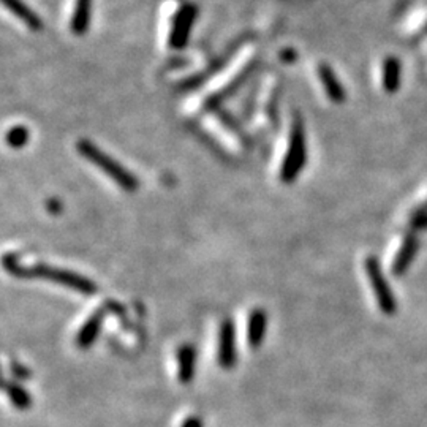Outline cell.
I'll return each instance as SVG.
<instances>
[{"instance_id":"1","label":"cell","mask_w":427,"mask_h":427,"mask_svg":"<svg viewBox=\"0 0 427 427\" xmlns=\"http://www.w3.org/2000/svg\"><path fill=\"white\" fill-rule=\"evenodd\" d=\"M3 266L8 271L10 274H13L16 277H27V279H32V277H37V279H45L51 280L57 285H62L65 288H70L73 291H78L81 294H86V296H92L98 291V287L95 285V282H92L88 277L73 273V271L49 266V264L38 263L33 264L31 268L21 266L16 259L15 255H5L3 259Z\"/></svg>"},{"instance_id":"2","label":"cell","mask_w":427,"mask_h":427,"mask_svg":"<svg viewBox=\"0 0 427 427\" xmlns=\"http://www.w3.org/2000/svg\"><path fill=\"white\" fill-rule=\"evenodd\" d=\"M76 149L86 160L90 161L94 166H97L102 172H105L109 179H113V181L116 182L120 188L125 190V192H135V190L140 187L138 179L131 175L125 166L120 165L118 160H114L111 155L103 152L102 149H98L92 141L79 140L76 143Z\"/></svg>"},{"instance_id":"3","label":"cell","mask_w":427,"mask_h":427,"mask_svg":"<svg viewBox=\"0 0 427 427\" xmlns=\"http://www.w3.org/2000/svg\"><path fill=\"white\" fill-rule=\"evenodd\" d=\"M305 163H307V141H305V130L303 120L296 118L293 120L288 147L284 161L280 166L282 182L291 184L301 175Z\"/></svg>"},{"instance_id":"4","label":"cell","mask_w":427,"mask_h":427,"mask_svg":"<svg viewBox=\"0 0 427 427\" xmlns=\"http://www.w3.org/2000/svg\"><path fill=\"white\" fill-rule=\"evenodd\" d=\"M364 268H366L369 280H371L372 290L375 293V296H377V303L380 305V309H382V312L386 315H394L396 309H397L396 298L391 291L388 282H386L385 279L378 259L375 257L366 258Z\"/></svg>"},{"instance_id":"5","label":"cell","mask_w":427,"mask_h":427,"mask_svg":"<svg viewBox=\"0 0 427 427\" xmlns=\"http://www.w3.org/2000/svg\"><path fill=\"white\" fill-rule=\"evenodd\" d=\"M238 360L236 355V328L232 319L223 320L218 330V350L217 361L223 369H233Z\"/></svg>"},{"instance_id":"6","label":"cell","mask_w":427,"mask_h":427,"mask_svg":"<svg viewBox=\"0 0 427 427\" xmlns=\"http://www.w3.org/2000/svg\"><path fill=\"white\" fill-rule=\"evenodd\" d=\"M196 18V8L195 5H184L176 16L175 26H172L171 31V37H170V45L171 48L175 49H181L186 46L187 40H188V33L190 29H192L193 22Z\"/></svg>"},{"instance_id":"7","label":"cell","mask_w":427,"mask_h":427,"mask_svg":"<svg viewBox=\"0 0 427 427\" xmlns=\"http://www.w3.org/2000/svg\"><path fill=\"white\" fill-rule=\"evenodd\" d=\"M105 316H106V309H98L84 321V325L79 328L76 339H74V344H76L81 350H88L94 345L98 334H100L103 328Z\"/></svg>"},{"instance_id":"8","label":"cell","mask_w":427,"mask_h":427,"mask_svg":"<svg viewBox=\"0 0 427 427\" xmlns=\"http://www.w3.org/2000/svg\"><path fill=\"white\" fill-rule=\"evenodd\" d=\"M177 380L182 385L193 382L196 372V350L193 345L184 344L177 348Z\"/></svg>"},{"instance_id":"9","label":"cell","mask_w":427,"mask_h":427,"mask_svg":"<svg viewBox=\"0 0 427 427\" xmlns=\"http://www.w3.org/2000/svg\"><path fill=\"white\" fill-rule=\"evenodd\" d=\"M268 330V314L263 309H253L247 320V342L250 348H258L263 344Z\"/></svg>"},{"instance_id":"10","label":"cell","mask_w":427,"mask_h":427,"mask_svg":"<svg viewBox=\"0 0 427 427\" xmlns=\"http://www.w3.org/2000/svg\"><path fill=\"white\" fill-rule=\"evenodd\" d=\"M319 74L328 98L334 103H344L345 98H347V92H345L344 86L340 84V81L336 76V73L332 72V68L330 65L321 63L319 67Z\"/></svg>"},{"instance_id":"11","label":"cell","mask_w":427,"mask_h":427,"mask_svg":"<svg viewBox=\"0 0 427 427\" xmlns=\"http://www.w3.org/2000/svg\"><path fill=\"white\" fill-rule=\"evenodd\" d=\"M418 239L414 234H408L405 241H403V245L399 252V255H397L394 264H392V273L396 275H402L405 274V271L410 268V264H412L414 255H417L418 252Z\"/></svg>"},{"instance_id":"12","label":"cell","mask_w":427,"mask_h":427,"mask_svg":"<svg viewBox=\"0 0 427 427\" xmlns=\"http://www.w3.org/2000/svg\"><path fill=\"white\" fill-rule=\"evenodd\" d=\"M401 62L396 56H388L383 62V88L388 94H394L401 86Z\"/></svg>"},{"instance_id":"13","label":"cell","mask_w":427,"mask_h":427,"mask_svg":"<svg viewBox=\"0 0 427 427\" xmlns=\"http://www.w3.org/2000/svg\"><path fill=\"white\" fill-rule=\"evenodd\" d=\"M5 7H7L11 13H15L18 18L27 24L32 31H40L42 29V21H40L38 16L33 13L32 10H29L21 0H3Z\"/></svg>"},{"instance_id":"14","label":"cell","mask_w":427,"mask_h":427,"mask_svg":"<svg viewBox=\"0 0 427 427\" xmlns=\"http://www.w3.org/2000/svg\"><path fill=\"white\" fill-rule=\"evenodd\" d=\"M5 392H7L11 405L18 410H27L32 405V396L26 388H22L19 383L16 382H5L3 386Z\"/></svg>"},{"instance_id":"15","label":"cell","mask_w":427,"mask_h":427,"mask_svg":"<svg viewBox=\"0 0 427 427\" xmlns=\"http://www.w3.org/2000/svg\"><path fill=\"white\" fill-rule=\"evenodd\" d=\"M90 15V0H76V10H74L72 29L74 33H83L88 27Z\"/></svg>"},{"instance_id":"16","label":"cell","mask_w":427,"mask_h":427,"mask_svg":"<svg viewBox=\"0 0 427 427\" xmlns=\"http://www.w3.org/2000/svg\"><path fill=\"white\" fill-rule=\"evenodd\" d=\"M29 140H31V134H29V129L24 125L11 127L7 131V136H5V141L11 149H22Z\"/></svg>"},{"instance_id":"17","label":"cell","mask_w":427,"mask_h":427,"mask_svg":"<svg viewBox=\"0 0 427 427\" xmlns=\"http://www.w3.org/2000/svg\"><path fill=\"white\" fill-rule=\"evenodd\" d=\"M412 227L417 228V229H426L427 228V211H418V212L413 214Z\"/></svg>"},{"instance_id":"18","label":"cell","mask_w":427,"mask_h":427,"mask_svg":"<svg viewBox=\"0 0 427 427\" xmlns=\"http://www.w3.org/2000/svg\"><path fill=\"white\" fill-rule=\"evenodd\" d=\"M11 371L21 378H31V371L26 366H21L19 362H11Z\"/></svg>"},{"instance_id":"19","label":"cell","mask_w":427,"mask_h":427,"mask_svg":"<svg viewBox=\"0 0 427 427\" xmlns=\"http://www.w3.org/2000/svg\"><path fill=\"white\" fill-rule=\"evenodd\" d=\"M181 427H203V421H201L198 417H188L186 421H184Z\"/></svg>"}]
</instances>
